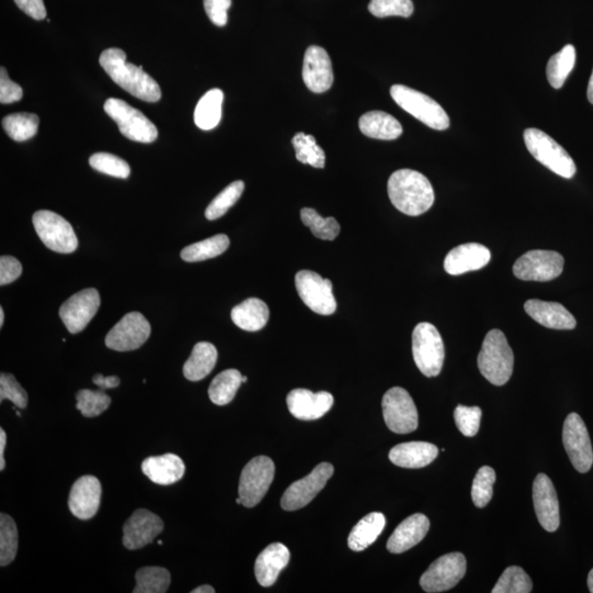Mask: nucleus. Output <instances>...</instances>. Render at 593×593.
I'll return each instance as SVG.
<instances>
[{"instance_id": "1", "label": "nucleus", "mask_w": 593, "mask_h": 593, "mask_svg": "<svg viewBox=\"0 0 593 593\" xmlns=\"http://www.w3.org/2000/svg\"><path fill=\"white\" fill-rule=\"evenodd\" d=\"M99 63L112 81L132 96L148 102H157L161 99L162 92L158 84L144 72L142 66L126 62L124 51L117 48L107 49L102 52Z\"/></svg>"}, {"instance_id": "2", "label": "nucleus", "mask_w": 593, "mask_h": 593, "mask_svg": "<svg viewBox=\"0 0 593 593\" xmlns=\"http://www.w3.org/2000/svg\"><path fill=\"white\" fill-rule=\"evenodd\" d=\"M388 195L395 208L411 216L426 213L435 199L430 181L412 169H399L390 176Z\"/></svg>"}, {"instance_id": "3", "label": "nucleus", "mask_w": 593, "mask_h": 593, "mask_svg": "<svg viewBox=\"0 0 593 593\" xmlns=\"http://www.w3.org/2000/svg\"><path fill=\"white\" fill-rule=\"evenodd\" d=\"M515 365V355L500 329L487 333L478 355V369L489 383L503 386L510 380Z\"/></svg>"}, {"instance_id": "4", "label": "nucleus", "mask_w": 593, "mask_h": 593, "mask_svg": "<svg viewBox=\"0 0 593 593\" xmlns=\"http://www.w3.org/2000/svg\"><path fill=\"white\" fill-rule=\"evenodd\" d=\"M524 142L536 161L543 164L549 171L567 180L575 176L577 167L571 155L545 132L535 128L526 129Z\"/></svg>"}, {"instance_id": "5", "label": "nucleus", "mask_w": 593, "mask_h": 593, "mask_svg": "<svg viewBox=\"0 0 593 593\" xmlns=\"http://www.w3.org/2000/svg\"><path fill=\"white\" fill-rule=\"evenodd\" d=\"M390 95L399 107L428 128L440 131L449 128L450 118L435 99L403 85H394L390 89Z\"/></svg>"}, {"instance_id": "6", "label": "nucleus", "mask_w": 593, "mask_h": 593, "mask_svg": "<svg viewBox=\"0 0 593 593\" xmlns=\"http://www.w3.org/2000/svg\"><path fill=\"white\" fill-rule=\"evenodd\" d=\"M414 362L426 378L440 375L444 364L445 348L439 329L427 322L418 323L412 334Z\"/></svg>"}, {"instance_id": "7", "label": "nucleus", "mask_w": 593, "mask_h": 593, "mask_svg": "<svg viewBox=\"0 0 593 593\" xmlns=\"http://www.w3.org/2000/svg\"><path fill=\"white\" fill-rule=\"evenodd\" d=\"M106 114L117 122L122 134L135 142L152 143L158 139L157 126L142 112L121 99H107L103 105Z\"/></svg>"}, {"instance_id": "8", "label": "nucleus", "mask_w": 593, "mask_h": 593, "mask_svg": "<svg viewBox=\"0 0 593 593\" xmlns=\"http://www.w3.org/2000/svg\"><path fill=\"white\" fill-rule=\"evenodd\" d=\"M33 225L45 246L61 254L77 251L78 240L75 231L63 216L49 210L37 211L32 218Z\"/></svg>"}, {"instance_id": "9", "label": "nucleus", "mask_w": 593, "mask_h": 593, "mask_svg": "<svg viewBox=\"0 0 593 593\" xmlns=\"http://www.w3.org/2000/svg\"><path fill=\"white\" fill-rule=\"evenodd\" d=\"M275 476V464L267 456H257L243 468L239 483L242 505L253 508L265 497Z\"/></svg>"}, {"instance_id": "10", "label": "nucleus", "mask_w": 593, "mask_h": 593, "mask_svg": "<svg viewBox=\"0 0 593 593\" xmlns=\"http://www.w3.org/2000/svg\"><path fill=\"white\" fill-rule=\"evenodd\" d=\"M383 414L386 425L397 435L416 431L418 414L413 399L406 389L394 387L383 398Z\"/></svg>"}, {"instance_id": "11", "label": "nucleus", "mask_w": 593, "mask_h": 593, "mask_svg": "<svg viewBox=\"0 0 593 593\" xmlns=\"http://www.w3.org/2000/svg\"><path fill=\"white\" fill-rule=\"evenodd\" d=\"M564 270V257L555 251L534 249L526 252L513 265V274L525 281H549Z\"/></svg>"}, {"instance_id": "12", "label": "nucleus", "mask_w": 593, "mask_h": 593, "mask_svg": "<svg viewBox=\"0 0 593 593\" xmlns=\"http://www.w3.org/2000/svg\"><path fill=\"white\" fill-rule=\"evenodd\" d=\"M295 284L301 300L313 313L322 315L337 312V300L333 296L331 280H324L313 271L296 272Z\"/></svg>"}, {"instance_id": "13", "label": "nucleus", "mask_w": 593, "mask_h": 593, "mask_svg": "<svg viewBox=\"0 0 593 593\" xmlns=\"http://www.w3.org/2000/svg\"><path fill=\"white\" fill-rule=\"evenodd\" d=\"M563 443L577 472H589L593 464L592 445L585 422L579 414L571 413L565 420Z\"/></svg>"}, {"instance_id": "14", "label": "nucleus", "mask_w": 593, "mask_h": 593, "mask_svg": "<svg viewBox=\"0 0 593 593\" xmlns=\"http://www.w3.org/2000/svg\"><path fill=\"white\" fill-rule=\"evenodd\" d=\"M467 568L461 553H450L432 563L420 579L422 589L428 593L444 592L454 588L464 578Z\"/></svg>"}, {"instance_id": "15", "label": "nucleus", "mask_w": 593, "mask_h": 593, "mask_svg": "<svg viewBox=\"0 0 593 593\" xmlns=\"http://www.w3.org/2000/svg\"><path fill=\"white\" fill-rule=\"evenodd\" d=\"M334 468L331 464H319L307 477L290 484L282 494L280 506L286 511L301 509L313 500L332 477Z\"/></svg>"}, {"instance_id": "16", "label": "nucleus", "mask_w": 593, "mask_h": 593, "mask_svg": "<svg viewBox=\"0 0 593 593\" xmlns=\"http://www.w3.org/2000/svg\"><path fill=\"white\" fill-rule=\"evenodd\" d=\"M150 326L143 314L126 313L114 328L108 332L106 345L117 352L138 350L148 341Z\"/></svg>"}, {"instance_id": "17", "label": "nucleus", "mask_w": 593, "mask_h": 593, "mask_svg": "<svg viewBox=\"0 0 593 593\" xmlns=\"http://www.w3.org/2000/svg\"><path fill=\"white\" fill-rule=\"evenodd\" d=\"M101 307V296L95 288H87L73 295L61 305L60 318L70 334L82 332L95 317Z\"/></svg>"}, {"instance_id": "18", "label": "nucleus", "mask_w": 593, "mask_h": 593, "mask_svg": "<svg viewBox=\"0 0 593 593\" xmlns=\"http://www.w3.org/2000/svg\"><path fill=\"white\" fill-rule=\"evenodd\" d=\"M163 530L161 517L147 509H139L126 522L122 543L130 550L140 549L153 543Z\"/></svg>"}, {"instance_id": "19", "label": "nucleus", "mask_w": 593, "mask_h": 593, "mask_svg": "<svg viewBox=\"0 0 593 593\" xmlns=\"http://www.w3.org/2000/svg\"><path fill=\"white\" fill-rule=\"evenodd\" d=\"M303 79L309 91L326 93L332 87L333 69L328 52L321 46H309L305 51Z\"/></svg>"}, {"instance_id": "20", "label": "nucleus", "mask_w": 593, "mask_h": 593, "mask_svg": "<svg viewBox=\"0 0 593 593\" xmlns=\"http://www.w3.org/2000/svg\"><path fill=\"white\" fill-rule=\"evenodd\" d=\"M533 503L536 516L544 530L550 533L557 531L560 524L558 497L548 475L539 474L535 478Z\"/></svg>"}, {"instance_id": "21", "label": "nucleus", "mask_w": 593, "mask_h": 593, "mask_svg": "<svg viewBox=\"0 0 593 593\" xmlns=\"http://www.w3.org/2000/svg\"><path fill=\"white\" fill-rule=\"evenodd\" d=\"M334 399L327 392L313 393L308 389H295L287 395V406L296 418L313 421L331 410Z\"/></svg>"}, {"instance_id": "22", "label": "nucleus", "mask_w": 593, "mask_h": 593, "mask_svg": "<svg viewBox=\"0 0 593 593\" xmlns=\"http://www.w3.org/2000/svg\"><path fill=\"white\" fill-rule=\"evenodd\" d=\"M102 483L93 476H83L74 483L69 497V508L79 520L96 516L101 507Z\"/></svg>"}, {"instance_id": "23", "label": "nucleus", "mask_w": 593, "mask_h": 593, "mask_svg": "<svg viewBox=\"0 0 593 593\" xmlns=\"http://www.w3.org/2000/svg\"><path fill=\"white\" fill-rule=\"evenodd\" d=\"M491 251L482 244H461L447 254L444 268L447 274L459 276L465 272L480 270L491 262Z\"/></svg>"}, {"instance_id": "24", "label": "nucleus", "mask_w": 593, "mask_h": 593, "mask_svg": "<svg viewBox=\"0 0 593 593\" xmlns=\"http://www.w3.org/2000/svg\"><path fill=\"white\" fill-rule=\"evenodd\" d=\"M524 310L534 321L545 328L573 329L577 326L575 317L558 303L531 299L526 301Z\"/></svg>"}, {"instance_id": "25", "label": "nucleus", "mask_w": 593, "mask_h": 593, "mask_svg": "<svg viewBox=\"0 0 593 593\" xmlns=\"http://www.w3.org/2000/svg\"><path fill=\"white\" fill-rule=\"evenodd\" d=\"M428 530L430 520L422 513H416L397 526L388 540L387 549L393 554L407 552L426 538Z\"/></svg>"}, {"instance_id": "26", "label": "nucleus", "mask_w": 593, "mask_h": 593, "mask_svg": "<svg viewBox=\"0 0 593 593\" xmlns=\"http://www.w3.org/2000/svg\"><path fill=\"white\" fill-rule=\"evenodd\" d=\"M290 559L289 549L284 544L274 543L268 545L258 555L256 562V576L258 583L263 587L274 585L282 569L287 567Z\"/></svg>"}, {"instance_id": "27", "label": "nucleus", "mask_w": 593, "mask_h": 593, "mask_svg": "<svg viewBox=\"0 0 593 593\" xmlns=\"http://www.w3.org/2000/svg\"><path fill=\"white\" fill-rule=\"evenodd\" d=\"M439 455V449L427 442H408L393 447L389 459L402 468H423Z\"/></svg>"}, {"instance_id": "28", "label": "nucleus", "mask_w": 593, "mask_h": 593, "mask_svg": "<svg viewBox=\"0 0 593 593\" xmlns=\"http://www.w3.org/2000/svg\"><path fill=\"white\" fill-rule=\"evenodd\" d=\"M142 472L150 482L168 486L180 482L183 477L185 464L181 458L174 454L152 456L143 461Z\"/></svg>"}, {"instance_id": "29", "label": "nucleus", "mask_w": 593, "mask_h": 593, "mask_svg": "<svg viewBox=\"0 0 593 593\" xmlns=\"http://www.w3.org/2000/svg\"><path fill=\"white\" fill-rule=\"evenodd\" d=\"M361 134L371 139L395 140L402 134V124L392 115L384 111H370L361 117Z\"/></svg>"}, {"instance_id": "30", "label": "nucleus", "mask_w": 593, "mask_h": 593, "mask_svg": "<svg viewBox=\"0 0 593 593\" xmlns=\"http://www.w3.org/2000/svg\"><path fill=\"white\" fill-rule=\"evenodd\" d=\"M231 319L235 326L244 331L256 332L266 326L270 319V309L263 300L249 298L232 309Z\"/></svg>"}, {"instance_id": "31", "label": "nucleus", "mask_w": 593, "mask_h": 593, "mask_svg": "<svg viewBox=\"0 0 593 593\" xmlns=\"http://www.w3.org/2000/svg\"><path fill=\"white\" fill-rule=\"evenodd\" d=\"M386 525V517L383 513L373 512L369 516L362 517L348 535L347 544L348 548L354 552H361V550L370 548L378 539L381 532L384 531Z\"/></svg>"}, {"instance_id": "32", "label": "nucleus", "mask_w": 593, "mask_h": 593, "mask_svg": "<svg viewBox=\"0 0 593 593\" xmlns=\"http://www.w3.org/2000/svg\"><path fill=\"white\" fill-rule=\"evenodd\" d=\"M218 360V351L209 342H199L192 350L190 359L183 365V373L188 380L199 381L214 370Z\"/></svg>"}, {"instance_id": "33", "label": "nucleus", "mask_w": 593, "mask_h": 593, "mask_svg": "<svg viewBox=\"0 0 593 593\" xmlns=\"http://www.w3.org/2000/svg\"><path fill=\"white\" fill-rule=\"evenodd\" d=\"M223 93L221 89H211L200 99L195 110V124L201 130H213L219 125L223 116Z\"/></svg>"}, {"instance_id": "34", "label": "nucleus", "mask_w": 593, "mask_h": 593, "mask_svg": "<svg viewBox=\"0 0 593 593\" xmlns=\"http://www.w3.org/2000/svg\"><path fill=\"white\" fill-rule=\"evenodd\" d=\"M242 378L237 370H227L215 376L208 390L211 402L216 406H225L232 402L243 383Z\"/></svg>"}, {"instance_id": "35", "label": "nucleus", "mask_w": 593, "mask_h": 593, "mask_svg": "<svg viewBox=\"0 0 593 593\" xmlns=\"http://www.w3.org/2000/svg\"><path fill=\"white\" fill-rule=\"evenodd\" d=\"M230 240L225 234H216L204 241L191 244L181 252L185 262L195 263L210 260L227 251Z\"/></svg>"}, {"instance_id": "36", "label": "nucleus", "mask_w": 593, "mask_h": 593, "mask_svg": "<svg viewBox=\"0 0 593 593\" xmlns=\"http://www.w3.org/2000/svg\"><path fill=\"white\" fill-rule=\"evenodd\" d=\"M575 63L576 50L575 46L572 45L565 46L562 51L554 54L549 59L548 68H546V74H548L550 86L555 89L562 88L569 74L572 73Z\"/></svg>"}, {"instance_id": "37", "label": "nucleus", "mask_w": 593, "mask_h": 593, "mask_svg": "<svg viewBox=\"0 0 593 593\" xmlns=\"http://www.w3.org/2000/svg\"><path fill=\"white\" fill-rule=\"evenodd\" d=\"M134 593H165L171 585V573L163 567H144L135 573Z\"/></svg>"}, {"instance_id": "38", "label": "nucleus", "mask_w": 593, "mask_h": 593, "mask_svg": "<svg viewBox=\"0 0 593 593\" xmlns=\"http://www.w3.org/2000/svg\"><path fill=\"white\" fill-rule=\"evenodd\" d=\"M40 119L35 114H12L4 118L3 126L6 134L17 142L27 141L37 134Z\"/></svg>"}, {"instance_id": "39", "label": "nucleus", "mask_w": 593, "mask_h": 593, "mask_svg": "<svg viewBox=\"0 0 593 593\" xmlns=\"http://www.w3.org/2000/svg\"><path fill=\"white\" fill-rule=\"evenodd\" d=\"M291 142H293L296 158L299 162L312 165L315 168H324L326 167V154L319 147L313 135L299 132L294 136Z\"/></svg>"}, {"instance_id": "40", "label": "nucleus", "mask_w": 593, "mask_h": 593, "mask_svg": "<svg viewBox=\"0 0 593 593\" xmlns=\"http://www.w3.org/2000/svg\"><path fill=\"white\" fill-rule=\"evenodd\" d=\"M18 529L12 517L0 515V566H8L15 560L18 552Z\"/></svg>"}, {"instance_id": "41", "label": "nucleus", "mask_w": 593, "mask_h": 593, "mask_svg": "<svg viewBox=\"0 0 593 593\" xmlns=\"http://www.w3.org/2000/svg\"><path fill=\"white\" fill-rule=\"evenodd\" d=\"M301 221L312 230L315 238L333 241L340 233L341 227L337 221L332 216L322 218L317 211L313 208L301 209Z\"/></svg>"}, {"instance_id": "42", "label": "nucleus", "mask_w": 593, "mask_h": 593, "mask_svg": "<svg viewBox=\"0 0 593 593\" xmlns=\"http://www.w3.org/2000/svg\"><path fill=\"white\" fill-rule=\"evenodd\" d=\"M244 191V183L237 181L231 183L228 187H225L218 196L215 198L210 205L206 209V218L208 220H216L221 218L228 213L231 207L237 204L240 197L242 196Z\"/></svg>"}, {"instance_id": "43", "label": "nucleus", "mask_w": 593, "mask_h": 593, "mask_svg": "<svg viewBox=\"0 0 593 593\" xmlns=\"http://www.w3.org/2000/svg\"><path fill=\"white\" fill-rule=\"evenodd\" d=\"M533 589V582L519 566H511L499 578L492 593H529Z\"/></svg>"}, {"instance_id": "44", "label": "nucleus", "mask_w": 593, "mask_h": 593, "mask_svg": "<svg viewBox=\"0 0 593 593\" xmlns=\"http://www.w3.org/2000/svg\"><path fill=\"white\" fill-rule=\"evenodd\" d=\"M77 408L84 417L95 418L101 416L110 407L111 398L102 389L101 390H79L77 394Z\"/></svg>"}, {"instance_id": "45", "label": "nucleus", "mask_w": 593, "mask_h": 593, "mask_svg": "<svg viewBox=\"0 0 593 593\" xmlns=\"http://www.w3.org/2000/svg\"><path fill=\"white\" fill-rule=\"evenodd\" d=\"M496 472L489 466H483L475 477L472 487V499L477 508H484L491 501Z\"/></svg>"}, {"instance_id": "46", "label": "nucleus", "mask_w": 593, "mask_h": 593, "mask_svg": "<svg viewBox=\"0 0 593 593\" xmlns=\"http://www.w3.org/2000/svg\"><path fill=\"white\" fill-rule=\"evenodd\" d=\"M93 169L112 177L126 180L130 176V167L125 159L110 153H96L89 158Z\"/></svg>"}, {"instance_id": "47", "label": "nucleus", "mask_w": 593, "mask_h": 593, "mask_svg": "<svg viewBox=\"0 0 593 593\" xmlns=\"http://www.w3.org/2000/svg\"><path fill=\"white\" fill-rule=\"evenodd\" d=\"M369 11L371 15L378 18L390 16L409 18L412 15L414 7L412 0H371Z\"/></svg>"}, {"instance_id": "48", "label": "nucleus", "mask_w": 593, "mask_h": 593, "mask_svg": "<svg viewBox=\"0 0 593 593\" xmlns=\"http://www.w3.org/2000/svg\"><path fill=\"white\" fill-rule=\"evenodd\" d=\"M483 411L479 407H466L459 404L454 411L456 426L461 435L474 437L477 435L482 421Z\"/></svg>"}, {"instance_id": "49", "label": "nucleus", "mask_w": 593, "mask_h": 593, "mask_svg": "<svg viewBox=\"0 0 593 593\" xmlns=\"http://www.w3.org/2000/svg\"><path fill=\"white\" fill-rule=\"evenodd\" d=\"M11 400L19 409H26L28 406V394L22 386L18 383L15 376L2 373L0 375V402Z\"/></svg>"}, {"instance_id": "50", "label": "nucleus", "mask_w": 593, "mask_h": 593, "mask_svg": "<svg viewBox=\"0 0 593 593\" xmlns=\"http://www.w3.org/2000/svg\"><path fill=\"white\" fill-rule=\"evenodd\" d=\"M232 0H204L207 16L215 26L224 27L228 22V11Z\"/></svg>"}, {"instance_id": "51", "label": "nucleus", "mask_w": 593, "mask_h": 593, "mask_svg": "<svg viewBox=\"0 0 593 593\" xmlns=\"http://www.w3.org/2000/svg\"><path fill=\"white\" fill-rule=\"evenodd\" d=\"M23 96V91L15 82L8 77L7 70L4 68L0 69V102L12 103L20 101Z\"/></svg>"}, {"instance_id": "52", "label": "nucleus", "mask_w": 593, "mask_h": 593, "mask_svg": "<svg viewBox=\"0 0 593 593\" xmlns=\"http://www.w3.org/2000/svg\"><path fill=\"white\" fill-rule=\"evenodd\" d=\"M22 274V265L17 258L2 256L0 258V285L12 284Z\"/></svg>"}, {"instance_id": "53", "label": "nucleus", "mask_w": 593, "mask_h": 593, "mask_svg": "<svg viewBox=\"0 0 593 593\" xmlns=\"http://www.w3.org/2000/svg\"><path fill=\"white\" fill-rule=\"evenodd\" d=\"M17 6L36 20H42L46 17V9L44 0H15Z\"/></svg>"}, {"instance_id": "54", "label": "nucleus", "mask_w": 593, "mask_h": 593, "mask_svg": "<svg viewBox=\"0 0 593 593\" xmlns=\"http://www.w3.org/2000/svg\"><path fill=\"white\" fill-rule=\"evenodd\" d=\"M93 383L102 390L112 389L117 388L118 386L120 385V379L119 378H117V376H110V378H105V376L97 374L93 376Z\"/></svg>"}, {"instance_id": "55", "label": "nucleus", "mask_w": 593, "mask_h": 593, "mask_svg": "<svg viewBox=\"0 0 593 593\" xmlns=\"http://www.w3.org/2000/svg\"><path fill=\"white\" fill-rule=\"evenodd\" d=\"M7 443V435L6 432L4 431V428H0V470L6 467V460H4V449H6Z\"/></svg>"}, {"instance_id": "56", "label": "nucleus", "mask_w": 593, "mask_h": 593, "mask_svg": "<svg viewBox=\"0 0 593 593\" xmlns=\"http://www.w3.org/2000/svg\"><path fill=\"white\" fill-rule=\"evenodd\" d=\"M215 590L211 586H200L192 590L191 593H215Z\"/></svg>"}, {"instance_id": "57", "label": "nucleus", "mask_w": 593, "mask_h": 593, "mask_svg": "<svg viewBox=\"0 0 593 593\" xmlns=\"http://www.w3.org/2000/svg\"><path fill=\"white\" fill-rule=\"evenodd\" d=\"M588 99H589V102L593 105V70H592V75L590 77L589 85H588V93H587Z\"/></svg>"}, {"instance_id": "58", "label": "nucleus", "mask_w": 593, "mask_h": 593, "mask_svg": "<svg viewBox=\"0 0 593 593\" xmlns=\"http://www.w3.org/2000/svg\"><path fill=\"white\" fill-rule=\"evenodd\" d=\"M588 588H589V591L593 593V569H591L589 576H588Z\"/></svg>"}, {"instance_id": "59", "label": "nucleus", "mask_w": 593, "mask_h": 593, "mask_svg": "<svg viewBox=\"0 0 593 593\" xmlns=\"http://www.w3.org/2000/svg\"><path fill=\"white\" fill-rule=\"evenodd\" d=\"M4 309L0 308V328H3L4 326Z\"/></svg>"}, {"instance_id": "60", "label": "nucleus", "mask_w": 593, "mask_h": 593, "mask_svg": "<svg viewBox=\"0 0 593 593\" xmlns=\"http://www.w3.org/2000/svg\"><path fill=\"white\" fill-rule=\"evenodd\" d=\"M237 503H238V505H242L241 498L239 497V498L237 499Z\"/></svg>"}, {"instance_id": "61", "label": "nucleus", "mask_w": 593, "mask_h": 593, "mask_svg": "<svg viewBox=\"0 0 593 593\" xmlns=\"http://www.w3.org/2000/svg\"><path fill=\"white\" fill-rule=\"evenodd\" d=\"M242 381H243V383H247V381H248L247 376H243Z\"/></svg>"}, {"instance_id": "62", "label": "nucleus", "mask_w": 593, "mask_h": 593, "mask_svg": "<svg viewBox=\"0 0 593 593\" xmlns=\"http://www.w3.org/2000/svg\"><path fill=\"white\" fill-rule=\"evenodd\" d=\"M158 544L162 545L163 544L162 540H158Z\"/></svg>"}]
</instances>
